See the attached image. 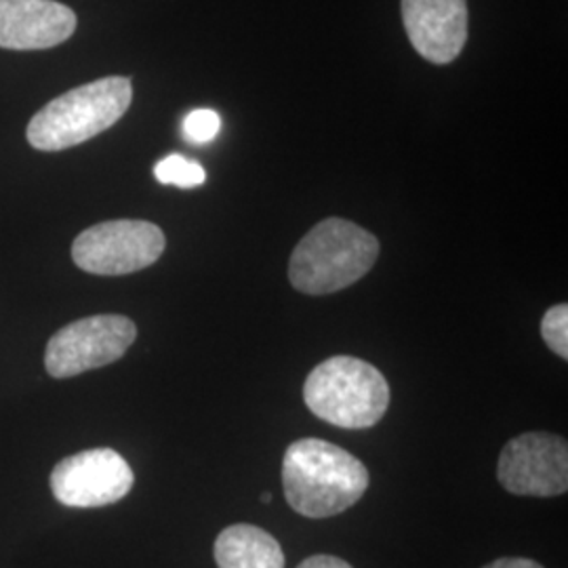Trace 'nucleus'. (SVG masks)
Returning a JSON list of instances; mask_svg holds the SVG:
<instances>
[{
  "label": "nucleus",
  "mask_w": 568,
  "mask_h": 568,
  "mask_svg": "<svg viewBox=\"0 0 568 568\" xmlns=\"http://www.w3.org/2000/svg\"><path fill=\"white\" fill-rule=\"evenodd\" d=\"M368 483L365 464L326 440L302 438L284 453V497L305 518H331L352 508Z\"/></svg>",
  "instance_id": "f257e3e1"
},
{
  "label": "nucleus",
  "mask_w": 568,
  "mask_h": 568,
  "mask_svg": "<svg viewBox=\"0 0 568 568\" xmlns=\"http://www.w3.org/2000/svg\"><path fill=\"white\" fill-rule=\"evenodd\" d=\"M379 257V241L365 227L328 217L295 246L288 281L305 295H328L358 283Z\"/></svg>",
  "instance_id": "f03ea898"
},
{
  "label": "nucleus",
  "mask_w": 568,
  "mask_h": 568,
  "mask_svg": "<svg viewBox=\"0 0 568 568\" xmlns=\"http://www.w3.org/2000/svg\"><path fill=\"white\" fill-rule=\"evenodd\" d=\"M133 102V84L108 77L51 100L28 124V143L41 152H60L89 142L114 126Z\"/></svg>",
  "instance_id": "7ed1b4c3"
},
{
  "label": "nucleus",
  "mask_w": 568,
  "mask_h": 568,
  "mask_svg": "<svg viewBox=\"0 0 568 568\" xmlns=\"http://www.w3.org/2000/svg\"><path fill=\"white\" fill-rule=\"evenodd\" d=\"M307 408L326 424L365 429L382 422L389 386L379 368L354 356H333L316 366L304 386Z\"/></svg>",
  "instance_id": "20e7f679"
},
{
  "label": "nucleus",
  "mask_w": 568,
  "mask_h": 568,
  "mask_svg": "<svg viewBox=\"0 0 568 568\" xmlns=\"http://www.w3.org/2000/svg\"><path fill=\"white\" fill-rule=\"evenodd\" d=\"M138 339V326L121 314H100L60 328L47 344L44 368L55 379L121 361Z\"/></svg>",
  "instance_id": "39448f33"
},
{
  "label": "nucleus",
  "mask_w": 568,
  "mask_h": 568,
  "mask_svg": "<svg viewBox=\"0 0 568 568\" xmlns=\"http://www.w3.org/2000/svg\"><path fill=\"white\" fill-rule=\"evenodd\" d=\"M163 230L143 220L102 222L81 232L72 260L95 276H124L156 264L163 255Z\"/></svg>",
  "instance_id": "423d86ee"
},
{
  "label": "nucleus",
  "mask_w": 568,
  "mask_h": 568,
  "mask_svg": "<svg viewBox=\"0 0 568 568\" xmlns=\"http://www.w3.org/2000/svg\"><path fill=\"white\" fill-rule=\"evenodd\" d=\"M135 474L112 448H91L65 457L51 471L53 497L65 508H103L121 501Z\"/></svg>",
  "instance_id": "0eeeda50"
},
{
  "label": "nucleus",
  "mask_w": 568,
  "mask_h": 568,
  "mask_svg": "<svg viewBox=\"0 0 568 568\" xmlns=\"http://www.w3.org/2000/svg\"><path fill=\"white\" fill-rule=\"evenodd\" d=\"M497 478L511 495L556 497L568 488V445L562 436L528 432L499 455Z\"/></svg>",
  "instance_id": "6e6552de"
},
{
  "label": "nucleus",
  "mask_w": 568,
  "mask_h": 568,
  "mask_svg": "<svg viewBox=\"0 0 568 568\" xmlns=\"http://www.w3.org/2000/svg\"><path fill=\"white\" fill-rule=\"evenodd\" d=\"M408 41L424 60L445 65L467 41V0H403Z\"/></svg>",
  "instance_id": "1a4fd4ad"
},
{
  "label": "nucleus",
  "mask_w": 568,
  "mask_h": 568,
  "mask_svg": "<svg viewBox=\"0 0 568 568\" xmlns=\"http://www.w3.org/2000/svg\"><path fill=\"white\" fill-rule=\"evenodd\" d=\"M77 16L55 0H0V49L41 51L68 41Z\"/></svg>",
  "instance_id": "9d476101"
},
{
  "label": "nucleus",
  "mask_w": 568,
  "mask_h": 568,
  "mask_svg": "<svg viewBox=\"0 0 568 568\" xmlns=\"http://www.w3.org/2000/svg\"><path fill=\"white\" fill-rule=\"evenodd\" d=\"M215 562L220 568H284V554L264 528L232 525L215 541Z\"/></svg>",
  "instance_id": "9b49d317"
},
{
  "label": "nucleus",
  "mask_w": 568,
  "mask_h": 568,
  "mask_svg": "<svg viewBox=\"0 0 568 568\" xmlns=\"http://www.w3.org/2000/svg\"><path fill=\"white\" fill-rule=\"evenodd\" d=\"M154 178L164 185H178V187H199L206 182V171L203 164L190 161L182 154H171L154 166Z\"/></svg>",
  "instance_id": "f8f14e48"
},
{
  "label": "nucleus",
  "mask_w": 568,
  "mask_h": 568,
  "mask_svg": "<svg viewBox=\"0 0 568 568\" xmlns=\"http://www.w3.org/2000/svg\"><path fill=\"white\" fill-rule=\"evenodd\" d=\"M541 337L554 354L568 358V305H551L541 321Z\"/></svg>",
  "instance_id": "ddd939ff"
},
{
  "label": "nucleus",
  "mask_w": 568,
  "mask_h": 568,
  "mask_svg": "<svg viewBox=\"0 0 568 568\" xmlns=\"http://www.w3.org/2000/svg\"><path fill=\"white\" fill-rule=\"evenodd\" d=\"M222 129V119L213 110H194L183 121V138L187 142L203 145L213 142Z\"/></svg>",
  "instance_id": "4468645a"
},
{
  "label": "nucleus",
  "mask_w": 568,
  "mask_h": 568,
  "mask_svg": "<svg viewBox=\"0 0 568 568\" xmlns=\"http://www.w3.org/2000/svg\"><path fill=\"white\" fill-rule=\"evenodd\" d=\"M297 568H354L349 562H345L342 558H335V556H312L304 560Z\"/></svg>",
  "instance_id": "2eb2a0df"
},
{
  "label": "nucleus",
  "mask_w": 568,
  "mask_h": 568,
  "mask_svg": "<svg viewBox=\"0 0 568 568\" xmlns=\"http://www.w3.org/2000/svg\"><path fill=\"white\" fill-rule=\"evenodd\" d=\"M485 568H544L539 562L535 560H528V558H499L495 562H490Z\"/></svg>",
  "instance_id": "dca6fc26"
},
{
  "label": "nucleus",
  "mask_w": 568,
  "mask_h": 568,
  "mask_svg": "<svg viewBox=\"0 0 568 568\" xmlns=\"http://www.w3.org/2000/svg\"><path fill=\"white\" fill-rule=\"evenodd\" d=\"M270 499H272V495H270V493H264V495H262V501H264V504H270Z\"/></svg>",
  "instance_id": "f3484780"
}]
</instances>
